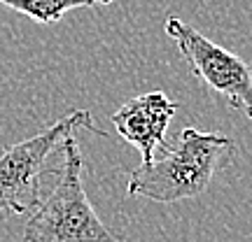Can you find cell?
I'll list each match as a JSON object with an SVG mask.
<instances>
[{
    "mask_svg": "<svg viewBox=\"0 0 252 242\" xmlns=\"http://www.w3.org/2000/svg\"><path fill=\"white\" fill-rule=\"evenodd\" d=\"M234 142L217 133L185 128L178 147H168L163 159L140 163L128 177L126 193L140 196L161 205L198 198L215 177V172L231 161Z\"/></svg>",
    "mask_w": 252,
    "mask_h": 242,
    "instance_id": "1",
    "label": "cell"
},
{
    "mask_svg": "<svg viewBox=\"0 0 252 242\" xmlns=\"http://www.w3.org/2000/svg\"><path fill=\"white\" fill-rule=\"evenodd\" d=\"M59 182L24 226V242H126L103 224L82 182V154L75 135L61 144Z\"/></svg>",
    "mask_w": 252,
    "mask_h": 242,
    "instance_id": "2",
    "label": "cell"
},
{
    "mask_svg": "<svg viewBox=\"0 0 252 242\" xmlns=\"http://www.w3.org/2000/svg\"><path fill=\"white\" fill-rule=\"evenodd\" d=\"M91 131L105 137L91 112L87 109H72L68 117L59 119L49 128L40 131L37 135L9 144L0 152V219L33 212L42 200V180L52 175L49 159L52 154L61 149L63 140L75 131Z\"/></svg>",
    "mask_w": 252,
    "mask_h": 242,
    "instance_id": "3",
    "label": "cell"
},
{
    "mask_svg": "<svg viewBox=\"0 0 252 242\" xmlns=\"http://www.w3.org/2000/svg\"><path fill=\"white\" fill-rule=\"evenodd\" d=\"M166 35L171 37L191 75L210 91L252 119V68L238 54L208 40L196 28L178 17L166 19Z\"/></svg>",
    "mask_w": 252,
    "mask_h": 242,
    "instance_id": "4",
    "label": "cell"
},
{
    "mask_svg": "<svg viewBox=\"0 0 252 242\" xmlns=\"http://www.w3.org/2000/svg\"><path fill=\"white\" fill-rule=\"evenodd\" d=\"M178 108L180 105L168 98L163 91H150L126 100L112 114V124L126 142L140 152L143 163H150L159 149H168L166 128Z\"/></svg>",
    "mask_w": 252,
    "mask_h": 242,
    "instance_id": "5",
    "label": "cell"
},
{
    "mask_svg": "<svg viewBox=\"0 0 252 242\" xmlns=\"http://www.w3.org/2000/svg\"><path fill=\"white\" fill-rule=\"evenodd\" d=\"M115 0H0L2 7H9L28 17L35 24L49 26L61 21V17L77 7H98V5H112Z\"/></svg>",
    "mask_w": 252,
    "mask_h": 242,
    "instance_id": "6",
    "label": "cell"
}]
</instances>
